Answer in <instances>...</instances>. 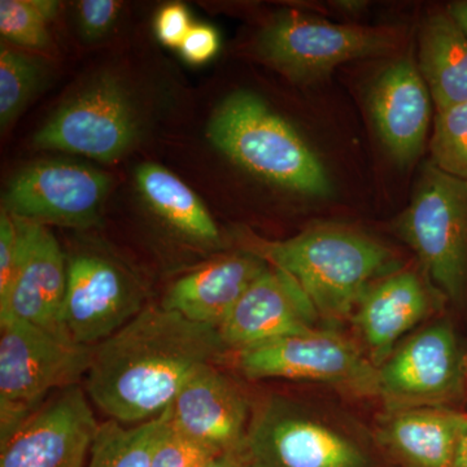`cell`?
I'll return each instance as SVG.
<instances>
[{"instance_id":"obj_1","label":"cell","mask_w":467,"mask_h":467,"mask_svg":"<svg viewBox=\"0 0 467 467\" xmlns=\"http://www.w3.org/2000/svg\"><path fill=\"white\" fill-rule=\"evenodd\" d=\"M227 352L217 328L146 306L95 347L85 391L109 420L140 425L161 416L190 378Z\"/></svg>"},{"instance_id":"obj_2","label":"cell","mask_w":467,"mask_h":467,"mask_svg":"<svg viewBox=\"0 0 467 467\" xmlns=\"http://www.w3.org/2000/svg\"><path fill=\"white\" fill-rule=\"evenodd\" d=\"M242 243L244 251L294 276L327 322L352 316L371 285L401 269L389 248L347 226H313L285 241L243 233Z\"/></svg>"},{"instance_id":"obj_3","label":"cell","mask_w":467,"mask_h":467,"mask_svg":"<svg viewBox=\"0 0 467 467\" xmlns=\"http://www.w3.org/2000/svg\"><path fill=\"white\" fill-rule=\"evenodd\" d=\"M207 135L226 158L266 182L308 196L333 192L317 153L254 92L229 95L214 109Z\"/></svg>"},{"instance_id":"obj_4","label":"cell","mask_w":467,"mask_h":467,"mask_svg":"<svg viewBox=\"0 0 467 467\" xmlns=\"http://www.w3.org/2000/svg\"><path fill=\"white\" fill-rule=\"evenodd\" d=\"M393 230L420 260L432 287L451 304L467 299V181L427 162Z\"/></svg>"},{"instance_id":"obj_5","label":"cell","mask_w":467,"mask_h":467,"mask_svg":"<svg viewBox=\"0 0 467 467\" xmlns=\"http://www.w3.org/2000/svg\"><path fill=\"white\" fill-rule=\"evenodd\" d=\"M400 39V32L391 26H340L285 11L264 27L257 51L288 78L312 82L347 61L389 54Z\"/></svg>"},{"instance_id":"obj_6","label":"cell","mask_w":467,"mask_h":467,"mask_svg":"<svg viewBox=\"0 0 467 467\" xmlns=\"http://www.w3.org/2000/svg\"><path fill=\"white\" fill-rule=\"evenodd\" d=\"M466 392L467 352L448 321L416 331L378 367V399L386 411L451 408Z\"/></svg>"},{"instance_id":"obj_7","label":"cell","mask_w":467,"mask_h":467,"mask_svg":"<svg viewBox=\"0 0 467 467\" xmlns=\"http://www.w3.org/2000/svg\"><path fill=\"white\" fill-rule=\"evenodd\" d=\"M250 379L304 380L358 398H378V368L342 335L316 330L279 337L235 353Z\"/></svg>"},{"instance_id":"obj_8","label":"cell","mask_w":467,"mask_h":467,"mask_svg":"<svg viewBox=\"0 0 467 467\" xmlns=\"http://www.w3.org/2000/svg\"><path fill=\"white\" fill-rule=\"evenodd\" d=\"M242 451L252 467H376L358 442L276 396L252 410Z\"/></svg>"},{"instance_id":"obj_9","label":"cell","mask_w":467,"mask_h":467,"mask_svg":"<svg viewBox=\"0 0 467 467\" xmlns=\"http://www.w3.org/2000/svg\"><path fill=\"white\" fill-rule=\"evenodd\" d=\"M94 352L21 319L0 322V402L39 410L48 393L86 377Z\"/></svg>"},{"instance_id":"obj_10","label":"cell","mask_w":467,"mask_h":467,"mask_svg":"<svg viewBox=\"0 0 467 467\" xmlns=\"http://www.w3.org/2000/svg\"><path fill=\"white\" fill-rule=\"evenodd\" d=\"M140 282L124 265L99 252L67 257L64 327L81 346L97 347L146 306Z\"/></svg>"},{"instance_id":"obj_11","label":"cell","mask_w":467,"mask_h":467,"mask_svg":"<svg viewBox=\"0 0 467 467\" xmlns=\"http://www.w3.org/2000/svg\"><path fill=\"white\" fill-rule=\"evenodd\" d=\"M137 119L125 88L112 77L92 82L39 129L34 146L113 161L130 149Z\"/></svg>"},{"instance_id":"obj_12","label":"cell","mask_w":467,"mask_h":467,"mask_svg":"<svg viewBox=\"0 0 467 467\" xmlns=\"http://www.w3.org/2000/svg\"><path fill=\"white\" fill-rule=\"evenodd\" d=\"M110 178L69 161H43L21 171L3 195V209L34 223L86 229L99 223Z\"/></svg>"},{"instance_id":"obj_13","label":"cell","mask_w":467,"mask_h":467,"mask_svg":"<svg viewBox=\"0 0 467 467\" xmlns=\"http://www.w3.org/2000/svg\"><path fill=\"white\" fill-rule=\"evenodd\" d=\"M15 218L18 254L11 284L0 297V322L21 319L69 337L63 319L67 257L46 225Z\"/></svg>"},{"instance_id":"obj_14","label":"cell","mask_w":467,"mask_h":467,"mask_svg":"<svg viewBox=\"0 0 467 467\" xmlns=\"http://www.w3.org/2000/svg\"><path fill=\"white\" fill-rule=\"evenodd\" d=\"M99 426L85 389L67 387L0 445V467H86Z\"/></svg>"},{"instance_id":"obj_15","label":"cell","mask_w":467,"mask_h":467,"mask_svg":"<svg viewBox=\"0 0 467 467\" xmlns=\"http://www.w3.org/2000/svg\"><path fill=\"white\" fill-rule=\"evenodd\" d=\"M319 319L315 304L296 279L269 266L244 292L218 333L226 348L236 353L316 330Z\"/></svg>"},{"instance_id":"obj_16","label":"cell","mask_w":467,"mask_h":467,"mask_svg":"<svg viewBox=\"0 0 467 467\" xmlns=\"http://www.w3.org/2000/svg\"><path fill=\"white\" fill-rule=\"evenodd\" d=\"M165 411L173 431L220 453L241 450L252 416L244 393L216 365L190 378Z\"/></svg>"},{"instance_id":"obj_17","label":"cell","mask_w":467,"mask_h":467,"mask_svg":"<svg viewBox=\"0 0 467 467\" xmlns=\"http://www.w3.org/2000/svg\"><path fill=\"white\" fill-rule=\"evenodd\" d=\"M431 101L425 79L410 58L387 67L371 86L368 106L374 125L402 168L413 164L425 149Z\"/></svg>"},{"instance_id":"obj_18","label":"cell","mask_w":467,"mask_h":467,"mask_svg":"<svg viewBox=\"0 0 467 467\" xmlns=\"http://www.w3.org/2000/svg\"><path fill=\"white\" fill-rule=\"evenodd\" d=\"M432 294L441 295L423 284L416 272L401 269L365 292L352 317L377 368L398 348L401 337L431 313Z\"/></svg>"},{"instance_id":"obj_19","label":"cell","mask_w":467,"mask_h":467,"mask_svg":"<svg viewBox=\"0 0 467 467\" xmlns=\"http://www.w3.org/2000/svg\"><path fill=\"white\" fill-rule=\"evenodd\" d=\"M269 266L247 251L220 257L177 279L161 306L218 330L244 292Z\"/></svg>"},{"instance_id":"obj_20","label":"cell","mask_w":467,"mask_h":467,"mask_svg":"<svg viewBox=\"0 0 467 467\" xmlns=\"http://www.w3.org/2000/svg\"><path fill=\"white\" fill-rule=\"evenodd\" d=\"M467 413L453 408H411L387 411L377 436L402 467H453Z\"/></svg>"},{"instance_id":"obj_21","label":"cell","mask_w":467,"mask_h":467,"mask_svg":"<svg viewBox=\"0 0 467 467\" xmlns=\"http://www.w3.org/2000/svg\"><path fill=\"white\" fill-rule=\"evenodd\" d=\"M418 69L436 112L467 101V32L448 9L426 18L420 36Z\"/></svg>"},{"instance_id":"obj_22","label":"cell","mask_w":467,"mask_h":467,"mask_svg":"<svg viewBox=\"0 0 467 467\" xmlns=\"http://www.w3.org/2000/svg\"><path fill=\"white\" fill-rule=\"evenodd\" d=\"M135 180L144 201L175 233L204 247L220 243V232L208 209L195 192L168 169L143 164Z\"/></svg>"},{"instance_id":"obj_23","label":"cell","mask_w":467,"mask_h":467,"mask_svg":"<svg viewBox=\"0 0 467 467\" xmlns=\"http://www.w3.org/2000/svg\"><path fill=\"white\" fill-rule=\"evenodd\" d=\"M168 426L167 411L140 425L100 423L86 467H150Z\"/></svg>"},{"instance_id":"obj_24","label":"cell","mask_w":467,"mask_h":467,"mask_svg":"<svg viewBox=\"0 0 467 467\" xmlns=\"http://www.w3.org/2000/svg\"><path fill=\"white\" fill-rule=\"evenodd\" d=\"M58 5L50 0H2L0 33L3 38L32 48L47 47L50 34L47 23L57 15Z\"/></svg>"},{"instance_id":"obj_25","label":"cell","mask_w":467,"mask_h":467,"mask_svg":"<svg viewBox=\"0 0 467 467\" xmlns=\"http://www.w3.org/2000/svg\"><path fill=\"white\" fill-rule=\"evenodd\" d=\"M41 78L42 70L36 60L3 46L0 50V125L3 130L26 106Z\"/></svg>"},{"instance_id":"obj_26","label":"cell","mask_w":467,"mask_h":467,"mask_svg":"<svg viewBox=\"0 0 467 467\" xmlns=\"http://www.w3.org/2000/svg\"><path fill=\"white\" fill-rule=\"evenodd\" d=\"M430 149L436 168L467 181V101L436 112Z\"/></svg>"},{"instance_id":"obj_27","label":"cell","mask_w":467,"mask_h":467,"mask_svg":"<svg viewBox=\"0 0 467 467\" xmlns=\"http://www.w3.org/2000/svg\"><path fill=\"white\" fill-rule=\"evenodd\" d=\"M220 451L192 441L168 426L160 441L150 467H205Z\"/></svg>"},{"instance_id":"obj_28","label":"cell","mask_w":467,"mask_h":467,"mask_svg":"<svg viewBox=\"0 0 467 467\" xmlns=\"http://www.w3.org/2000/svg\"><path fill=\"white\" fill-rule=\"evenodd\" d=\"M121 3L115 0H84L77 5L78 23L85 38H100L119 17Z\"/></svg>"},{"instance_id":"obj_29","label":"cell","mask_w":467,"mask_h":467,"mask_svg":"<svg viewBox=\"0 0 467 467\" xmlns=\"http://www.w3.org/2000/svg\"><path fill=\"white\" fill-rule=\"evenodd\" d=\"M192 18L183 5H168L156 17V34L159 41L171 48H180L192 30Z\"/></svg>"},{"instance_id":"obj_30","label":"cell","mask_w":467,"mask_h":467,"mask_svg":"<svg viewBox=\"0 0 467 467\" xmlns=\"http://www.w3.org/2000/svg\"><path fill=\"white\" fill-rule=\"evenodd\" d=\"M18 254V226L16 218L2 209L0 214V297L5 296Z\"/></svg>"},{"instance_id":"obj_31","label":"cell","mask_w":467,"mask_h":467,"mask_svg":"<svg viewBox=\"0 0 467 467\" xmlns=\"http://www.w3.org/2000/svg\"><path fill=\"white\" fill-rule=\"evenodd\" d=\"M220 48V36L212 26H195L192 27L180 51L184 60L190 64H204L217 54Z\"/></svg>"},{"instance_id":"obj_32","label":"cell","mask_w":467,"mask_h":467,"mask_svg":"<svg viewBox=\"0 0 467 467\" xmlns=\"http://www.w3.org/2000/svg\"><path fill=\"white\" fill-rule=\"evenodd\" d=\"M205 467H252L241 450L218 454Z\"/></svg>"},{"instance_id":"obj_33","label":"cell","mask_w":467,"mask_h":467,"mask_svg":"<svg viewBox=\"0 0 467 467\" xmlns=\"http://www.w3.org/2000/svg\"><path fill=\"white\" fill-rule=\"evenodd\" d=\"M447 9L454 20L467 32V0L451 3V5H448Z\"/></svg>"},{"instance_id":"obj_34","label":"cell","mask_w":467,"mask_h":467,"mask_svg":"<svg viewBox=\"0 0 467 467\" xmlns=\"http://www.w3.org/2000/svg\"><path fill=\"white\" fill-rule=\"evenodd\" d=\"M453 467H467V425L461 434L459 445H457Z\"/></svg>"},{"instance_id":"obj_35","label":"cell","mask_w":467,"mask_h":467,"mask_svg":"<svg viewBox=\"0 0 467 467\" xmlns=\"http://www.w3.org/2000/svg\"><path fill=\"white\" fill-rule=\"evenodd\" d=\"M339 7L340 8H346L347 11H352V9H358L361 8V3H358V2H346V3H343V2H340L339 3Z\"/></svg>"}]
</instances>
